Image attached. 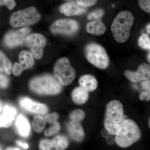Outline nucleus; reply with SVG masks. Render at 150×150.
Segmentation results:
<instances>
[{"instance_id":"f257e3e1","label":"nucleus","mask_w":150,"mask_h":150,"mask_svg":"<svg viewBox=\"0 0 150 150\" xmlns=\"http://www.w3.org/2000/svg\"><path fill=\"white\" fill-rule=\"evenodd\" d=\"M126 117L122 103L116 100H111L108 103L105 108V128L109 134L115 135Z\"/></svg>"},{"instance_id":"f03ea898","label":"nucleus","mask_w":150,"mask_h":150,"mask_svg":"<svg viewBox=\"0 0 150 150\" xmlns=\"http://www.w3.org/2000/svg\"><path fill=\"white\" fill-rule=\"evenodd\" d=\"M115 135L116 144L121 147L127 148L140 140L142 132L135 121L126 118Z\"/></svg>"},{"instance_id":"7ed1b4c3","label":"nucleus","mask_w":150,"mask_h":150,"mask_svg":"<svg viewBox=\"0 0 150 150\" xmlns=\"http://www.w3.org/2000/svg\"><path fill=\"white\" fill-rule=\"evenodd\" d=\"M134 20V15L129 11H123L118 14L111 27L112 35L116 41L123 43L128 40Z\"/></svg>"},{"instance_id":"20e7f679","label":"nucleus","mask_w":150,"mask_h":150,"mask_svg":"<svg viewBox=\"0 0 150 150\" xmlns=\"http://www.w3.org/2000/svg\"><path fill=\"white\" fill-rule=\"evenodd\" d=\"M62 85L50 75H44L33 79L29 83L30 89L35 93L54 95L62 91Z\"/></svg>"},{"instance_id":"39448f33","label":"nucleus","mask_w":150,"mask_h":150,"mask_svg":"<svg viewBox=\"0 0 150 150\" xmlns=\"http://www.w3.org/2000/svg\"><path fill=\"white\" fill-rule=\"evenodd\" d=\"M86 58L91 64L101 69L107 68L109 65V59L105 49L96 43H91L85 48Z\"/></svg>"},{"instance_id":"423d86ee","label":"nucleus","mask_w":150,"mask_h":150,"mask_svg":"<svg viewBox=\"0 0 150 150\" xmlns=\"http://www.w3.org/2000/svg\"><path fill=\"white\" fill-rule=\"evenodd\" d=\"M40 15L33 6L15 12L10 19V24L14 28L28 26L35 24L40 20Z\"/></svg>"},{"instance_id":"0eeeda50","label":"nucleus","mask_w":150,"mask_h":150,"mask_svg":"<svg viewBox=\"0 0 150 150\" xmlns=\"http://www.w3.org/2000/svg\"><path fill=\"white\" fill-rule=\"evenodd\" d=\"M54 74L62 86H67L72 83L76 77V71L71 66L69 60L63 57L57 61L54 65Z\"/></svg>"},{"instance_id":"6e6552de","label":"nucleus","mask_w":150,"mask_h":150,"mask_svg":"<svg viewBox=\"0 0 150 150\" xmlns=\"http://www.w3.org/2000/svg\"><path fill=\"white\" fill-rule=\"evenodd\" d=\"M79 28L77 22L72 19H59L54 22L51 27L54 34L71 35L75 34Z\"/></svg>"},{"instance_id":"1a4fd4ad","label":"nucleus","mask_w":150,"mask_h":150,"mask_svg":"<svg viewBox=\"0 0 150 150\" xmlns=\"http://www.w3.org/2000/svg\"><path fill=\"white\" fill-rule=\"evenodd\" d=\"M46 38L41 34L33 33L28 35L25 40L26 46L34 58L39 59L43 55V48L46 44Z\"/></svg>"},{"instance_id":"9d476101","label":"nucleus","mask_w":150,"mask_h":150,"mask_svg":"<svg viewBox=\"0 0 150 150\" xmlns=\"http://www.w3.org/2000/svg\"><path fill=\"white\" fill-rule=\"evenodd\" d=\"M30 31V29L28 27L16 31H9L5 35L4 44L8 48H13L21 45L25 42Z\"/></svg>"},{"instance_id":"9b49d317","label":"nucleus","mask_w":150,"mask_h":150,"mask_svg":"<svg viewBox=\"0 0 150 150\" xmlns=\"http://www.w3.org/2000/svg\"><path fill=\"white\" fill-rule=\"evenodd\" d=\"M124 75L128 80L134 83L150 79V65L144 63L140 65L137 71L126 70L124 71Z\"/></svg>"},{"instance_id":"f8f14e48","label":"nucleus","mask_w":150,"mask_h":150,"mask_svg":"<svg viewBox=\"0 0 150 150\" xmlns=\"http://www.w3.org/2000/svg\"><path fill=\"white\" fill-rule=\"evenodd\" d=\"M19 104L22 108L31 113L44 115L48 112V108L46 105L34 102L28 98L21 99Z\"/></svg>"},{"instance_id":"ddd939ff","label":"nucleus","mask_w":150,"mask_h":150,"mask_svg":"<svg viewBox=\"0 0 150 150\" xmlns=\"http://www.w3.org/2000/svg\"><path fill=\"white\" fill-rule=\"evenodd\" d=\"M2 113L0 115V127L8 128L12 124L17 110L15 108L9 105L3 106Z\"/></svg>"},{"instance_id":"4468645a","label":"nucleus","mask_w":150,"mask_h":150,"mask_svg":"<svg viewBox=\"0 0 150 150\" xmlns=\"http://www.w3.org/2000/svg\"><path fill=\"white\" fill-rule=\"evenodd\" d=\"M86 8L75 2H70L64 4L60 8V11L67 16L79 15L84 13Z\"/></svg>"},{"instance_id":"2eb2a0df","label":"nucleus","mask_w":150,"mask_h":150,"mask_svg":"<svg viewBox=\"0 0 150 150\" xmlns=\"http://www.w3.org/2000/svg\"><path fill=\"white\" fill-rule=\"evenodd\" d=\"M80 122L71 121L68 125V130L71 138L78 142H81L84 139L85 134Z\"/></svg>"},{"instance_id":"dca6fc26","label":"nucleus","mask_w":150,"mask_h":150,"mask_svg":"<svg viewBox=\"0 0 150 150\" xmlns=\"http://www.w3.org/2000/svg\"><path fill=\"white\" fill-rule=\"evenodd\" d=\"M80 86L88 92L95 91L98 86L96 78L93 75L87 74L81 76L79 80Z\"/></svg>"},{"instance_id":"f3484780","label":"nucleus","mask_w":150,"mask_h":150,"mask_svg":"<svg viewBox=\"0 0 150 150\" xmlns=\"http://www.w3.org/2000/svg\"><path fill=\"white\" fill-rule=\"evenodd\" d=\"M16 126L19 134L22 137L27 138L30 133V126L27 118L22 115L18 116L16 121Z\"/></svg>"},{"instance_id":"a211bd4d","label":"nucleus","mask_w":150,"mask_h":150,"mask_svg":"<svg viewBox=\"0 0 150 150\" xmlns=\"http://www.w3.org/2000/svg\"><path fill=\"white\" fill-rule=\"evenodd\" d=\"M71 98L76 104H84L88 100L89 92L80 86L73 90L71 93Z\"/></svg>"},{"instance_id":"6ab92c4d","label":"nucleus","mask_w":150,"mask_h":150,"mask_svg":"<svg viewBox=\"0 0 150 150\" xmlns=\"http://www.w3.org/2000/svg\"><path fill=\"white\" fill-rule=\"evenodd\" d=\"M86 28L88 32L94 35H102L106 30L105 25L100 20L88 23L86 25Z\"/></svg>"},{"instance_id":"aec40b11","label":"nucleus","mask_w":150,"mask_h":150,"mask_svg":"<svg viewBox=\"0 0 150 150\" xmlns=\"http://www.w3.org/2000/svg\"><path fill=\"white\" fill-rule=\"evenodd\" d=\"M19 63L23 67L24 70L30 69L34 64V58L30 52L27 51H23L18 56Z\"/></svg>"},{"instance_id":"412c9836","label":"nucleus","mask_w":150,"mask_h":150,"mask_svg":"<svg viewBox=\"0 0 150 150\" xmlns=\"http://www.w3.org/2000/svg\"><path fill=\"white\" fill-rule=\"evenodd\" d=\"M12 63L5 54L0 50V72H5L7 75L11 74Z\"/></svg>"},{"instance_id":"4be33fe9","label":"nucleus","mask_w":150,"mask_h":150,"mask_svg":"<svg viewBox=\"0 0 150 150\" xmlns=\"http://www.w3.org/2000/svg\"><path fill=\"white\" fill-rule=\"evenodd\" d=\"M52 148H54L56 150H64L68 147L69 145V140L64 136H56L51 141Z\"/></svg>"},{"instance_id":"5701e85b","label":"nucleus","mask_w":150,"mask_h":150,"mask_svg":"<svg viewBox=\"0 0 150 150\" xmlns=\"http://www.w3.org/2000/svg\"><path fill=\"white\" fill-rule=\"evenodd\" d=\"M46 123L43 117L40 115H35L32 121L33 129L36 133H41L44 130Z\"/></svg>"},{"instance_id":"b1692460","label":"nucleus","mask_w":150,"mask_h":150,"mask_svg":"<svg viewBox=\"0 0 150 150\" xmlns=\"http://www.w3.org/2000/svg\"><path fill=\"white\" fill-rule=\"evenodd\" d=\"M69 117L71 121L81 123L85 118V113L81 109H76L71 112Z\"/></svg>"},{"instance_id":"393cba45","label":"nucleus","mask_w":150,"mask_h":150,"mask_svg":"<svg viewBox=\"0 0 150 150\" xmlns=\"http://www.w3.org/2000/svg\"><path fill=\"white\" fill-rule=\"evenodd\" d=\"M138 44L141 48L144 49L150 50V38L147 34L143 33L139 38Z\"/></svg>"},{"instance_id":"a878e982","label":"nucleus","mask_w":150,"mask_h":150,"mask_svg":"<svg viewBox=\"0 0 150 150\" xmlns=\"http://www.w3.org/2000/svg\"><path fill=\"white\" fill-rule=\"evenodd\" d=\"M61 129V126L58 121H56L52 124V126L46 129L44 132V134L46 137H50L59 133Z\"/></svg>"},{"instance_id":"bb28decb","label":"nucleus","mask_w":150,"mask_h":150,"mask_svg":"<svg viewBox=\"0 0 150 150\" xmlns=\"http://www.w3.org/2000/svg\"><path fill=\"white\" fill-rule=\"evenodd\" d=\"M104 11L102 9H98L91 13L88 16V19L90 20H98L102 18L104 15Z\"/></svg>"},{"instance_id":"cd10ccee","label":"nucleus","mask_w":150,"mask_h":150,"mask_svg":"<svg viewBox=\"0 0 150 150\" xmlns=\"http://www.w3.org/2000/svg\"><path fill=\"white\" fill-rule=\"evenodd\" d=\"M139 5L143 11L150 13V0H139Z\"/></svg>"},{"instance_id":"c85d7f7f","label":"nucleus","mask_w":150,"mask_h":150,"mask_svg":"<svg viewBox=\"0 0 150 150\" xmlns=\"http://www.w3.org/2000/svg\"><path fill=\"white\" fill-rule=\"evenodd\" d=\"M59 117V114L57 112H54L46 115L44 118V119L46 122L53 124V123L57 121Z\"/></svg>"},{"instance_id":"c756f323","label":"nucleus","mask_w":150,"mask_h":150,"mask_svg":"<svg viewBox=\"0 0 150 150\" xmlns=\"http://www.w3.org/2000/svg\"><path fill=\"white\" fill-rule=\"evenodd\" d=\"M16 6L15 0H0V7L6 6L9 10H11Z\"/></svg>"},{"instance_id":"7c9ffc66","label":"nucleus","mask_w":150,"mask_h":150,"mask_svg":"<svg viewBox=\"0 0 150 150\" xmlns=\"http://www.w3.org/2000/svg\"><path fill=\"white\" fill-rule=\"evenodd\" d=\"M52 148V142L50 140L43 139L40 142L39 149L40 150H51Z\"/></svg>"},{"instance_id":"2f4dec72","label":"nucleus","mask_w":150,"mask_h":150,"mask_svg":"<svg viewBox=\"0 0 150 150\" xmlns=\"http://www.w3.org/2000/svg\"><path fill=\"white\" fill-rule=\"evenodd\" d=\"M24 70L23 67L19 63H16L14 64L12 68V71L14 75L16 76H19Z\"/></svg>"},{"instance_id":"473e14b6","label":"nucleus","mask_w":150,"mask_h":150,"mask_svg":"<svg viewBox=\"0 0 150 150\" xmlns=\"http://www.w3.org/2000/svg\"><path fill=\"white\" fill-rule=\"evenodd\" d=\"M97 0H76L77 3L84 7L91 6L95 4Z\"/></svg>"},{"instance_id":"72a5a7b5","label":"nucleus","mask_w":150,"mask_h":150,"mask_svg":"<svg viewBox=\"0 0 150 150\" xmlns=\"http://www.w3.org/2000/svg\"><path fill=\"white\" fill-rule=\"evenodd\" d=\"M8 78L5 75L0 73V88H6L8 85Z\"/></svg>"},{"instance_id":"f704fd0d","label":"nucleus","mask_w":150,"mask_h":150,"mask_svg":"<svg viewBox=\"0 0 150 150\" xmlns=\"http://www.w3.org/2000/svg\"><path fill=\"white\" fill-rule=\"evenodd\" d=\"M139 98L141 100H146L147 101L150 100V91H145L142 92L140 93Z\"/></svg>"},{"instance_id":"c9c22d12","label":"nucleus","mask_w":150,"mask_h":150,"mask_svg":"<svg viewBox=\"0 0 150 150\" xmlns=\"http://www.w3.org/2000/svg\"><path fill=\"white\" fill-rule=\"evenodd\" d=\"M142 87L146 91H150V79L143 81L142 83Z\"/></svg>"},{"instance_id":"e433bc0d","label":"nucleus","mask_w":150,"mask_h":150,"mask_svg":"<svg viewBox=\"0 0 150 150\" xmlns=\"http://www.w3.org/2000/svg\"><path fill=\"white\" fill-rule=\"evenodd\" d=\"M16 143L17 144L23 149H27L28 148V145L26 143L19 141H16Z\"/></svg>"},{"instance_id":"4c0bfd02","label":"nucleus","mask_w":150,"mask_h":150,"mask_svg":"<svg viewBox=\"0 0 150 150\" xmlns=\"http://www.w3.org/2000/svg\"><path fill=\"white\" fill-rule=\"evenodd\" d=\"M146 30L147 31L148 33L149 34H150V25L149 23V24L147 25L146 26Z\"/></svg>"},{"instance_id":"58836bf2","label":"nucleus","mask_w":150,"mask_h":150,"mask_svg":"<svg viewBox=\"0 0 150 150\" xmlns=\"http://www.w3.org/2000/svg\"><path fill=\"white\" fill-rule=\"evenodd\" d=\"M3 107L2 102L1 100H0V114H1V112H2V110Z\"/></svg>"},{"instance_id":"ea45409f","label":"nucleus","mask_w":150,"mask_h":150,"mask_svg":"<svg viewBox=\"0 0 150 150\" xmlns=\"http://www.w3.org/2000/svg\"><path fill=\"white\" fill-rule=\"evenodd\" d=\"M7 150H19V149H18V148H14V147H11L8 148L7 149Z\"/></svg>"},{"instance_id":"a19ab883","label":"nucleus","mask_w":150,"mask_h":150,"mask_svg":"<svg viewBox=\"0 0 150 150\" xmlns=\"http://www.w3.org/2000/svg\"><path fill=\"white\" fill-rule=\"evenodd\" d=\"M150 53H149V55L148 56V61H149V63H150Z\"/></svg>"},{"instance_id":"79ce46f5","label":"nucleus","mask_w":150,"mask_h":150,"mask_svg":"<svg viewBox=\"0 0 150 150\" xmlns=\"http://www.w3.org/2000/svg\"><path fill=\"white\" fill-rule=\"evenodd\" d=\"M150 118L149 119V127H150Z\"/></svg>"},{"instance_id":"37998d69","label":"nucleus","mask_w":150,"mask_h":150,"mask_svg":"<svg viewBox=\"0 0 150 150\" xmlns=\"http://www.w3.org/2000/svg\"><path fill=\"white\" fill-rule=\"evenodd\" d=\"M112 6H113V7H114V6H115V5H112Z\"/></svg>"},{"instance_id":"c03bdc74","label":"nucleus","mask_w":150,"mask_h":150,"mask_svg":"<svg viewBox=\"0 0 150 150\" xmlns=\"http://www.w3.org/2000/svg\"></svg>"}]
</instances>
